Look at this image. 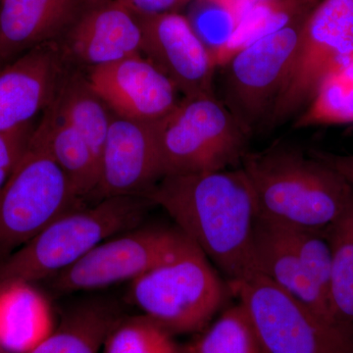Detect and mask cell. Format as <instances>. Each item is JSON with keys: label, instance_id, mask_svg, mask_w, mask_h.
Masks as SVG:
<instances>
[{"label": "cell", "instance_id": "cell-1", "mask_svg": "<svg viewBox=\"0 0 353 353\" xmlns=\"http://www.w3.org/2000/svg\"><path fill=\"white\" fill-rule=\"evenodd\" d=\"M220 269L228 284L255 270L257 208L243 169L162 176L145 196Z\"/></svg>", "mask_w": 353, "mask_h": 353}, {"label": "cell", "instance_id": "cell-2", "mask_svg": "<svg viewBox=\"0 0 353 353\" xmlns=\"http://www.w3.org/2000/svg\"><path fill=\"white\" fill-rule=\"evenodd\" d=\"M241 162L257 214L275 224L323 231L353 196V185L343 176L297 150L246 152Z\"/></svg>", "mask_w": 353, "mask_h": 353}, {"label": "cell", "instance_id": "cell-3", "mask_svg": "<svg viewBox=\"0 0 353 353\" xmlns=\"http://www.w3.org/2000/svg\"><path fill=\"white\" fill-rule=\"evenodd\" d=\"M150 204L145 196H114L72 209L2 260L0 281H50L104 241L141 225Z\"/></svg>", "mask_w": 353, "mask_h": 353}, {"label": "cell", "instance_id": "cell-4", "mask_svg": "<svg viewBox=\"0 0 353 353\" xmlns=\"http://www.w3.org/2000/svg\"><path fill=\"white\" fill-rule=\"evenodd\" d=\"M152 127L162 176L226 170L243 159L250 132L214 94L183 97Z\"/></svg>", "mask_w": 353, "mask_h": 353}, {"label": "cell", "instance_id": "cell-5", "mask_svg": "<svg viewBox=\"0 0 353 353\" xmlns=\"http://www.w3.org/2000/svg\"><path fill=\"white\" fill-rule=\"evenodd\" d=\"M229 292V285L194 245L132 281L129 297L143 315L169 333L187 334L204 328Z\"/></svg>", "mask_w": 353, "mask_h": 353}, {"label": "cell", "instance_id": "cell-6", "mask_svg": "<svg viewBox=\"0 0 353 353\" xmlns=\"http://www.w3.org/2000/svg\"><path fill=\"white\" fill-rule=\"evenodd\" d=\"M266 353H353V326L325 319L259 272L231 283Z\"/></svg>", "mask_w": 353, "mask_h": 353}, {"label": "cell", "instance_id": "cell-7", "mask_svg": "<svg viewBox=\"0 0 353 353\" xmlns=\"http://www.w3.org/2000/svg\"><path fill=\"white\" fill-rule=\"evenodd\" d=\"M82 203L68 176L32 132L0 192V262Z\"/></svg>", "mask_w": 353, "mask_h": 353}, {"label": "cell", "instance_id": "cell-8", "mask_svg": "<svg viewBox=\"0 0 353 353\" xmlns=\"http://www.w3.org/2000/svg\"><path fill=\"white\" fill-rule=\"evenodd\" d=\"M194 245L178 228L139 225L104 241L50 282L59 294L132 282Z\"/></svg>", "mask_w": 353, "mask_h": 353}, {"label": "cell", "instance_id": "cell-9", "mask_svg": "<svg viewBox=\"0 0 353 353\" xmlns=\"http://www.w3.org/2000/svg\"><path fill=\"white\" fill-rule=\"evenodd\" d=\"M353 52V0H320L304 20L294 63L269 117L281 122L304 109L334 67Z\"/></svg>", "mask_w": 353, "mask_h": 353}, {"label": "cell", "instance_id": "cell-10", "mask_svg": "<svg viewBox=\"0 0 353 353\" xmlns=\"http://www.w3.org/2000/svg\"><path fill=\"white\" fill-rule=\"evenodd\" d=\"M306 17L248 44L228 60L229 108L250 129L267 113L270 115L294 63Z\"/></svg>", "mask_w": 353, "mask_h": 353}, {"label": "cell", "instance_id": "cell-11", "mask_svg": "<svg viewBox=\"0 0 353 353\" xmlns=\"http://www.w3.org/2000/svg\"><path fill=\"white\" fill-rule=\"evenodd\" d=\"M134 14L143 36L141 54L170 79L183 97L212 94L217 63L189 18L180 13Z\"/></svg>", "mask_w": 353, "mask_h": 353}, {"label": "cell", "instance_id": "cell-12", "mask_svg": "<svg viewBox=\"0 0 353 353\" xmlns=\"http://www.w3.org/2000/svg\"><path fill=\"white\" fill-rule=\"evenodd\" d=\"M57 43L70 65L87 71L141 54L143 36L136 15L119 0H87Z\"/></svg>", "mask_w": 353, "mask_h": 353}, {"label": "cell", "instance_id": "cell-13", "mask_svg": "<svg viewBox=\"0 0 353 353\" xmlns=\"http://www.w3.org/2000/svg\"><path fill=\"white\" fill-rule=\"evenodd\" d=\"M85 72L109 109L125 119L157 122L180 101L170 79L141 53Z\"/></svg>", "mask_w": 353, "mask_h": 353}, {"label": "cell", "instance_id": "cell-14", "mask_svg": "<svg viewBox=\"0 0 353 353\" xmlns=\"http://www.w3.org/2000/svg\"><path fill=\"white\" fill-rule=\"evenodd\" d=\"M69 65L57 41H50L0 67V132L31 127L52 102Z\"/></svg>", "mask_w": 353, "mask_h": 353}, {"label": "cell", "instance_id": "cell-15", "mask_svg": "<svg viewBox=\"0 0 353 353\" xmlns=\"http://www.w3.org/2000/svg\"><path fill=\"white\" fill-rule=\"evenodd\" d=\"M161 178L152 123L125 119L113 113L92 201L145 196Z\"/></svg>", "mask_w": 353, "mask_h": 353}, {"label": "cell", "instance_id": "cell-16", "mask_svg": "<svg viewBox=\"0 0 353 353\" xmlns=\"http://www.w3.org/2000/svg\"><path fill=\"white\" fill-rule=\"evenodd\" d=\"M87 0H0V62L57 41Z\"/></svg>", "mask_w": 353, "mask_h": 353}, {"label": "cell", "instance_id": "cell-17", "mask_svg": "<svg viewBox=\"0 0 353 353\" xmlns=\"http://www.w3.org/2000/svg\"><path fill=\"white\" fill-rule=\"evenodd\" d=\"M252 243L256 272L321 317L340 322L334 317L328 296L310 277L277 225L257 216Z\"/></svg>", "mask_w": 353, "mask_h": 353}, {"label": "cell", "instance_id": "cell-18", "mask_svg": "<svg viewBox=\"0 0 353 353\" xmlns=\"http://www.w3.org/2000/svg\"><path fill=\"white\" fill-rule=\"evenodd\" d=\"M57 324L52 304L34 283L0 281V352H31Z\"/></svg>", "mask_w": 353, "mask_h": 353}, {"label": "cell", "instance_id": "cell-19", "mask_svg": "<svg viewBox=\"0 0 353 353\" xmlns=\"http://www.w3.org/2000/svg\"><path fill=\"white\" fill-rule=\"evenodd\" d=\"M50 105L82 136L101 165L113 112L83 70L69 65Z\"/></svg>", "mask_w": 353, "mask_h": 353}, {"label": "cell", "instance_id": "cell-20", "mask_svg": "<svg viewBox=\"0 0 353 353\" xmlns=\"http://www.w3.org/2000/svg\"><path fill=\"white\" fill-rule=\"evenodd\" d=\"M32 132L68 176L79 199L83 202L92 199L99 183V163L82 136L50 104Z\"/></svg>", "mask_w": 353, "mask_h": 353}, {"label": "cell", "instance_id": "cell-21", "mask_svg": "<svg viewBox=\"0 0 353 353\" xmlns=\"http://www.w3.org/2000/svg\"><path fill=\"white\" fill-rule=\"evenodd\" d=\"M120 318L106 304L78 306L29 353H101L109 332Z\"/></svg>", "mask_w": 353, "mask_h": 353}, {"label": "cell", "instance_id": "cell-22", "mask_svg": "<svg viewBox=\"0 0 353 353\" xmlns=\"http://www.w3.org/2000/svg\"><path fill=\"white\" fill-rule=\"evenodd\" d=\"M316 6L303 0H254L241 15L229 41L213 54L216 63H227L236 51L305 17Z\"/></svg>", "mask_w": 353, "mask_h": 353}, {"label": "cell", "instance_id": "cell-23", "mask_svg": "<svg viewBox=\"0 0 353 353\" xmlns=\"http://www.w3.org/2000/svg\"><path fill=\"white\" fill-rule=\"evenodd\" d=\"M353 123V52L324 77L294 122L296 129Z\"/></svg>", "mask_w": 353, "mask_h": 353}, {"label": "cell", "instance_id": "cell-24", "mask_svg": "<svg viewBox=\"0 0 353 353\" xmlns=\"http://www.w3.org/2000/svg\"><path fill=\"white\" fill-rule=\"evenodd\" d=\"M331 250V305L336 320L353 326V196L323 230Z\"/></svg>", "mask_w": 353, "mask_h": 353}, {"label": "cell", "instance_id": "cell-25", "mask_svg": "<svg viewBox=\"0 0 353 353\" xmlns=\"http://www.w3.org/2000/svg\"><path fill=\"white\" fill-rule=\"evenodd\" d=\"M183 353H266L241 303L225 311Z\"/></svg>", "mask_w": 353, "mask_h": 353}, {"label": "cell", "instance_id": "cell-26", "mask_svg": "<svg viewBox=\"0 0 353 353\" xmlns=\"http://www.w3.org/2000/svg\"><path fill=\"white\" fill-rule=\"evenodd\" d=\"M172 336L143 314L121 317L109 332L101 353H183Z\"/></svg>", "mask_w": 353, "mask_h": 353}, {"label": "cell", "instance_id": "cell-27", "mask_svg": "<svg viewBox=\"0 0 353 353\" xmlns=\"http://www.w3.org/2000/svg\"><path fill=\"white\" fill-rule=\"evenodd\" d=\"M276 225L310 277L331 301V250L323 231Z\"/></svg>", "mask_w": 353, "mask_h": 353}, {"label": "cell", "instance_id": "cell-28", "mask_svg": "<svg viewBox=\"0 0 353 353\" xmlns=\"http://www.w3.org/2000/svg\"><path fill=\"white\" fill-rule=\"evenodd\" d=\"M204 2L206 6H202L203 8L197 14L196 24L190 23L204 43L208 41L212 44L211 52L214 54L229 41L240 21V16L226 7L212 2Z\"/></svg>", "mask_w": 353, "mask_h": 353}, {"label": "cell", "instance_id": "cell-29", "mask_svg": "<svg viewBox=\"0 0 353 353\" xmlns=\"http://www.w3.org/2000/svg\"><path fill=\"white\" fill-rule=\"evenodd\" d=\"M32 130L31 126L12 132H0V192L22 157Z\"/></svg>", "mask_w": 353, "mask_h": 353}, {"label": "cell", "instance_id": "cell-30", "mask_svg": "<svg viewBox=\"0 0 353 353\" xmlns=\"http://www.w3.org/2000/svg\"><path fill=\"white\" fill-rule=\"evenodd\" d=\"M132 12L141 15L179 13L192 0H119Z\"/></svg>", "mask_w": 353, "mask_h": 353}, {"label": "cell", "instance_id": "cell-31", "mask_svg": "<svg viewBox=\"0 0 353 353\" xmlns=\"http://www.w3.org/2000/svg\"><path fill=\"white\" fill-rule=\"evenodd\" d=\"M311 157L333 169L353 185V154H336L323 150H312Z\"/></svg>", "mask_w": 353, "mask_h": 353}, {"label": "cell", "instance_id": "cell-32", "mask_svg": "<svg viewBox=\"0 0 353 353\" xmlns=\"http://www.w3.org/2000/svg\"><path fill=\"white\" fill-rule=\"evenodd\" d=\"M204 1L212 2V3L218 4L223 7L230 9L233 12L240 16L246 10L248 6L252 3L254 0H204Z\"/></svg>", "mask_w": 353, "mask_h": 353}, {"label": "cell", "instance_id": "cell-33", "mask_svg": "<svg viewBox=\"0 0 353 353\" xmlns=\"http://www.w3.org/2000/svg\"><path fill=\"white\" fill-rule=\"evenodd\" d=\"M303 1H306V2H310V3H312V4H317L318 2L320 1V0H303Z\"/></svg>", "mask_w": 353, "mask_h": 353}, {"label": "cell", "instance_id": "cell-34", "mask_svg": "<svg viewBox=\"0 0 353 353\" xmlns=\"http://www.w3.org/2000/svg\"><path fill=\"white\" fill-rule=\"evenodd\" d=\"M2 66H3V65H2V64H0V67H2Z\"/></svg>", "mask_w": 353, "mask_h": 353}, {"label": "cell", "instance_id": "cell-35", "mask_svg": "<svg viewBox=\"0 0 353 353\" xmlns=\"http://www.w3.org/2000/svg\"><path fill=\"white\" fill-rule=\"evenodd\" d=\"M0 64H2L1 62H0ZM2 65H4V64H2Z\"/></svg>", "mask_w": 353, "mask_h": 353}, {"label": "cell", "instance_id": "cell-36", "mask_svg": "<svg viewBox=\"0 0 353 353\" xmlns=\"http://www.w3.org/2000/svg\"><path fill=\"white\" fill-rule=\"evenodd\" d=\"M0 353H3V352H0Z\"/></svg>", "mask_w": 353, "mask_h": 353}]
</instances>
